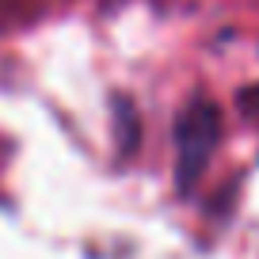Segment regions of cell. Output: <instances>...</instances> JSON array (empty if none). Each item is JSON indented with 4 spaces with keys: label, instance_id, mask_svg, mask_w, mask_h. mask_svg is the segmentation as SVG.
<instances>
[{
    "label": "cell",
    "instance_id": "1",
    "mask_svg": "<svg viewBox=\"0 0 259 259\" xmlns=\"http://www.w3.org/2000/svg\"><path fill=\"white\" fill-rule=\"evenodd\" d=\"M176 145H179V187H191L202 176L206 160L218 145V111H213V103L198 99L179 114Z\"/></svg>",
    "mask_w": 259,
    "mask_h": 259
}]
</instances>
